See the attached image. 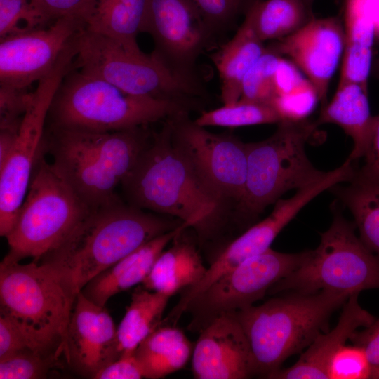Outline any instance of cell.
Returning <instances> with one entry per match:
<instances>
[{
    "label": "cell",
    "mask_w": 379,
    "mask_h": 379,
    "mask_svg": "<svg viewBox=\"0 0 379 379\" xmlns=\"http://www.w3.org/2000/svg\"><path fill=\"white\" fill-rule=\"evenodd\" d=\"M75 299L44 262H1L0 312L59 357L67 351Z\"/></svg>",
    "instance_id": "10"
},
{
    "label": "cell",
    "mask_w": 379,
    "mask_h": 379,
    "mask_svg": "<svg viewBox=\"0 0 379 379\" xmlns=\"http://www.w3.org/2000/svg\"><path fill=\"white\" fill-rule=\"evenodd\" d=\"M170 298L143 286L135 290L117 328L121 356L133 354L139 344L161 325V317Z\"/></svg>",
    "instance_id": "27"
},
{
    "label": "cell",
    "mask_w": 379,
    "mask_h": 379,
    "mask_svg": "<svg viewBox=\"0 0 379 379\" xmlns=\"http://www.w3.org/2000/svg\"><path fill=\"white\" fill-rule=\"evenodd\" d=\"M191 109L179 102L127 93L72 65L53 98L47 121L56 128L118 131Z\"/></svg>",
    "instance_id": "5"
},
{
    "label": "cell",
    "mask_w": 379,
    "mask_h": 379,
    "mask_svg": "<svg viewBox=\"0 0 379 379\" xmlns=\"http://www.w3.org/2000/svg\"><path fill=\"white\" fill-rule=\"evenodd\" d=\"M149 0H86L81 13L86 29L109 36L127 49L142 51V32Z\"/></svg>",
    "instance_id": "24"
},
{
    "label": "cell",
    "mask_w": 379,
    "mask_h": 379,
    "mask_svg": "<svg viewBox=\"0 0 379 379\" xmlns=\"http://www.w3.org/2000/svg\"><path fill=\"white\" fill-rule=\"evenodd\" d=\"M330 227L321 233L319 246L306 251L301 263L277 282L269 295L314 293L329 291L349 295L379 288V257L356 235V225L336 204Z\"/></svg>",
    "instance_id": "9"
},
{
    "label": "cell",
    "mask_w": 379,
    "mask_h": 379,
    "mask_svg": "<svg viewBox=\"0 0 379 379\" xmlns=\"http://www.w3.org/2000/svg\"><path fill=\"white\" fill-rule=\"evenodd\" d=\"M330 191L353 215L362 242L379 257V185L352 180Z\"/></svg>",
    "instance_id": "30"
},
{
    "label": "cell",
    "mask_w": 379,
    "mask_h": 379,
    "mask_svg": "<svg viewBox=\"0 0 379 379\" xmlns=\"http://www.w3.org/2000/svg\"><path fill=\"white\" fill-rule=\"evenodd\" d=\"M343 25L345 46L339 83L357 84L366 89L375 38L374 26L368 19L351 15H344Z\"/></svg>",
    "instance_id": "29"
},
{
    "label": "cell",
    "mask_w": 379,
    "mask_h": 379,
    "mask_svg": "<svg viewBox=\"0 0 379 379\" xmlns=\"http://www.w3.org/2000/svg\"><path fill=\"white\" fill-rule=\"evenodd\" d=\"M145 126L118 131L46 127L43 152L92 208L119 200L116 188L150 140Z\"/></svg>",
    "instance_id": "3"
},
{
    "label": "cell",
    "mask_w": 379,
    "mask_h": 379,
    "mask_svg": "<svg viewBox=\"0 0 379 379\" xmlns=\"http://www.w3.org/2000/svg\"><path fill=\"white\" fill-rule=\"evenodd\" d=\"M359 294L349 296L343 304L338 324L331 331L319 334L293 366L280 368L267 378L328 379L327 366L333 354L345 345L359 328L368 327L376 319L359 305Z\"/></svg>",
    "instance_id": "20"
},
{
    "label": "cell",
    "mask_w": 379,
    "mask_h": 379,
    "mask_svg": "<svg viewBox=\"0 0 379 379\" xmlns=\"http://www.w3.org/2000/svg\"><path fill=\"white\" fill-rule=\"evenodd\" d=\"M194 121L199 126L237 128L241 126L279 124L281 118L270 105L239 100L234 104L204 111Z\"/></svg>",
    "instance_id": "32"
},
{
    "label": "cell",
    "mask_w": 379,
    "mask_h": 379,
    "mask_svg": "<svg viewBox=\"0 0 379 379\" xmlns=\"http://www.w3.org/2000/svg\"><path fill=\"white\" fill-rule=\"evenodd\" d=\"M350 340L365 350L372 368L379 365V319H376L364 329L355 331Z\"/></svg>",
    "instance_id": "42"
},
{
    "label": "cell",
    "mask_w": 379,
    "mask_h": 379,
    "mask_svg": "<svg viewBox=\"0 0 379 379\" xmlns=\"http://www.w3.org/2000/svg\"><path fill=\"white\" fill-rule=\"evenodd\" d=\"M187 228H177L159 235L102 271L81 291L94 303L105 306L113 295L142 283L165 247Z\"/></svg>",
    "instance_id": "21"
},
{
    "label": "cell",
    "mask_w": 379,
    "mask_h": 379,
    "mask_svg": "<svg viewBox=\"0 0 379 379\" xmlns=\"http://www.w3.org/2000/svg\"><path fill=\"white\" fill-rule=\"evenodd\" d=\"M306 251L287 253L271 248L223 274L186 306L188 329L200 333L218 317L246 309L268 293L302 261Z\"/></svg>",
    "instance_id": "12"
},
{
    "label": "cell",
    "mask_w": 379,
    "mask_h": 379,
    "mask_svg": "<svg viewBox=\"0 0 379 379\" xmlns=\"http://www.w3.org/2000/svg\"><path fill=\"white\" fill-rule=\"evenodd\" d=\"M214 36L230 27L256 0H188Z\"/></svg>",
    "instance_id": "35"
},
{
    "label": "cell",
    "mask_w": 379,
    "mask_h": 379,
    "mask_svg": "<svg viewBox=\"0 0 379 379\" xmlns=\"http://www.w3.org/2000/svg\"><path fill=\"white\" fill-rule=\"evenodd\" d=\"M265 49L264 41L255 32L250 7L234 36L213 57L219 73L223 105H230L239 100L246 74Z\"/></svg>",
    "instance_id": "23"
},
{
    "label": "cell",
    "mask_w": 379,
    "mask_h": 379,
    "mask_svg": "<svg viewBox=\"0 0 379 379\" xmlns=\"http://www.w3.org/2000/svg\"><path fill=\"white\" fill-rule=\"evenodd\" d=\"M305 80L300 69L292 61L281 57L274 76L276 96L288 93Z\"/></svg>",
    "instance_id": "41"
},
{
    "label": "cell",
    "mask_w": 379,
    "mask_h": 379,
    "mask_svg": "<svg viewBox=\"0 0 379 379\" xmlns=\"http://www.w3.org/2000/svg\"><path fill=\"white\" fill-rule=\"evenodd\" d=\"M173 143L204 180L234 205L244 192L247 148L232 134L215 133L198 125L183 112L168 118Z\"/></svg>",
    "instance_id": "13"
},
{
    "label": "cell",
    "mask_w": 379,
    "mask_h": 379,
    "mask_svg": "<svg viewBox=\"0 0 379 379\" xmlns=\"http://www.w3.org/2000/svg\"><path fill=\"white\" fill-rule=\"evenodd\" d=\"M281 57L270 46L266 47L263 54L246 74L239 100L272 105L276 97L275 72Z\"/></svg>",
    "instance_id": "33"
},
{
    "label": "cell",
    "mask_w": 379,
    "mask_h": 379,
    "mask_svg": "<svg viewBox=\"0 0 379 379\" xmlns=\"http://www.w3.org/2000/svg\"><path fill=\"white\" fill-rule=\"evenodd\" d=\"M371 371L372 365L365 350L354 344L338 349L327 366L328 379L371 378Z\"/></svg>",
    "instance_id": "36"
},
{
    "label": "cell",
    "mask_w": 379,
    "mask_h": 379,
    "mask_svg": "<svg viewBox=\"0 0 379 379\" xmlns=\"http://www.w3.org/2000/svg\"><path fill=\"white\" fill-rule=\"evenodd\" d=\"M185 231L176 236L172 246L159 255L142 283L145 288L171 297L203 278L207 267L195 245L183 238Z\"/></svg>",
    "instance_id": "25"
},
{
    "label": "cell",
    "mask_w": 379,
    "mask_h": 379,
    "mask_svg": "<svg viewBox=\"0 0 379 379\" xmlns=\"http://www.w3.org/2000/svg\"><path fill=\"white\" fill-rule=\"evenodd\" d=\"M142 32L151 35L153 52L171 69L199 81L196 63L213 35L188 0H149Z\"/></svg>",
    "instance_id": "15"
},
{
    "label": "cell",
    "mask_w": 379,
    "mask_h": 379,
    "mask_svg": "<svg viewBox=\"0 0 379 379\" xmlns=\"http://www.w3.org/2000/svg\"><path fill=\"white\" fill-rule=\"evenodd\" d=\"M72 67L127 93L173 100L192 109L197 99L206 95L199 81L177 73L154 52L130 51L117 41L86 28L77 35Z\"/></svg>",
    "instance_id": "8"
},
{
    "label": "cell",
    "mask_w": 379,
    "mask_h": 379,
    "mask_svg": "<svg viewBox=\"0 0 379 379\" xmlns=\"http://www.w3.org/2000/svg\"><path fill=\"white\" fill-rule=\"evenodd\" d=\"M197 379H244L255 375L250 345L236 315L212 321L200 333L192 355Z\"/></svg>",
    "instance_id": "19"
},
{
    "label": "cell",
    "mask_w": 379,
    "mask_h": 379,
    "mask_svg": "<svg viewBox=\"0 0 379 379\" xmlns=\"http://www.w3.org/2000/svg\"><path fill=\"white\" fill-rule=\"evenodd\" d=\"M121 356L112 317L105 306L94 303L80 291L68 326L66 361L79 375L94 378Z\"/></svg>",
    "instance_id": "18"
},
{
    "label": "cell",
    "mask_w": 379,
    "mask_h": 379,
    "mask_svg": "<svg viewBox=\"0 0 379 379\" xmlns=\"http://www.w3.org/2000/svg\"><path fill=\"white\" fill-rule=\"evenodd\" d=\"M350 295L329 291L285 293L235 312L250 345L255 375L267 378L328 331L331 316Z\"/></svg>",
    "instance_id": "4"
},
{
    "label": "cell",
    "mask_w": 379,
    "mask_h": 379,
    "mask_svg": "<svg viewBox=\"0 0 379 379\" xmlns=\"http://www.w3.org/2000/svg\"><path fill=\"white\" fill-rule=\"evenodd\" d=\"M377 115L371 113L368 92L360 85L348 83L338 86L332 100L321 107L317 125L334 124L340 126L353 141L347 161L361 159L370 144Z\"/></svg>",
    "instance_id": "22"
},
{
    "label": "cell",
    "mask_w": 379,
    "mask_h": 379,
    "mask_svg": "<svg viewBox=\"0 0 379 379\" xmlns=\"http://www.w3.org/2000/svg\"><path fill=\"white\" fill-rule=\"evenodd\" d=\"M91 210L43 152L14 226L5 237L8 251L1 262H20L27 258L39 262Z\"/></svg>",
    "instance_id": "7"
},
{
    "label": "cell",
    "mask_w": 379,
    "mask_h": 379,
    "mask_svg": "<svg viewBox=\"0 0 379 379\" xmlns=\"http://www.w3.org/2000/svg\"><path fill=\"white\" fill-rule=\"evenodd\" d=\"M74 52L67 50L54 68L38 82L22 118L18 136L0 166V234L6 237L16 221L34 168L43 152L48 114L63 77L72 67Z\"/></svg>",
    "instance_id": "11"
},
{
    "label": "cell",
    "mask_w": 379,
    "mask_h": 379,
    "mask_svg": "<svg viewBox=\"0 0 379 379\" xmlns=\"http://www.w3.org/2000/svg\"><path fill=\"white\" fill-rule=\"evenodd\" d=\"M25 350L55 354L45 349L11 317L0 312V360Z\"/></svg>",
    "instance_id": "38"
},
{
    "label": "cell",
    "mask_w": 379,
    "mask_h": 379,
    "mask_svg": "<svg viewBox=\"0 0 379 379\" xmlns=\"http://www.w3.org/2000/svg\"><path fill=\"white\" fill-rule=\"evenodd\" d=\"M58 357L54 353L25 350L0 360V379H39L48 376Z\"/></svg>",
    "instance_id": "34"
},
{
    "label": "cell",
    "mask_w": 379,
    "mask_h": 379,
    "mask_svg": "<svg viewBox=\"0 0 379 379\" xmlns=\"http://www.w3.org/2000/svg\"><path fill=\"white\" fill-rule=\"evenodd\" d=\"M144 378L142 371L133 354L121 356L95 376V379H140Z\"/></svg>",
    "instance_id": "40"
},
{
    "label": "cell",
    "mask_w": 379,
    "mask_h": 379,
    "mask_svg": "<svg viewBox=\"0 0 379 379\" xmlns=\"http://www.w3.org/2000/svg\"><path fill=\"white\" fill-rule=\"evenodd\" d=\"M121 185L128 204L180 220L202 242L214 238L234 212V205L204 180L173 143L168 119L152 134Z\"/></svg>",
    "instance_id": "1"
},
{
    "label": "cell",
    "mask_w": 379,
    "mask_h": 379,
    "mask_svg": "<svg viewBox=\"0 0 379 379\" xmlns=\"http://www.w3.org/2000/svg\"><path fill=\"white\" fill-rule=\"evenodd\" d=\"M58 17L81 13L86 0H43Z\"/></svg>",
    "instance_id": "44"
},
{
    "label": "cell",
    "mask_w": 379,
    "mask_h": 379,
    "mask_svg": "<svg viewBox=\"0 0 379 379\" xmlns=\"http://www.w3.org/2000/svg\"><path fill=\"white\" fill-rule=\"evenodd\" d=\"M317 126L307 119L282 121L268 138L246 143L245 188L233 212L238 222H253L286 192L310 185L326 174L314 167L305 152Z\"/></svg>",
    "instance_id": "6"
},
{
    "label": "cell",
    "mask_w": 379,
    "mask_h": 379,
    "mask_svg": "<svg viewBox=\"0 0 379 379\" xmlns=\"http://www.w3.org/2000/svg\"><path fill=\"white\" fill-rule=\"evenodd\" d=\"M251 9L255 32L264 42L289 36L314 18L304 0H256Z\"/></svg>",
    "instance_id": "28"
},
{
    "label": "cell",
    "mask_w": 379,
    "mask_h": 379,
    "mask_svg": "<svg viewBox=\"0 0 379 379\" xmlns=\"http://www.w3.org/2000/svg\"><path fill=\"white\" fill-rule=\"evenodd\" d=\"M85 27L80 13L69 14L46 28L0 39V88L28 91L50 73Z\"/></svg>",
    "instance_id": "14"
},
{
    "label": "cell",
    "mask_w": 379,
    "mask_h": 379,
    "mask_svg": "<svg viewBox=\"0 0 379 379\" xmlns=\"http://www.w3.org/2000/svg\"><path fill=\"white\" fill-rule=\"evenodd\" d=\"M58 18L43 0H0V39L46 28Z\"/></svg>",
    "instance_id": "31"
},
{
    "label": "cell",
    "mask_w": 379,
    "mask_h": 379,
    "mask_svg": "<svg viewBox=\"0 0 379 379\" xmlns=\"http://www.w3.org/2000/svg\"><path fill=\"white\" fill-rule=\"evenodd\" d=\"M307 4H308L310 6H311L313 0H304Z\"/></svg>",
    "instance_id": "46"
},
{
    "label": "cell",
    "mask_w": 379,
    "mask_h": 379,
    "mask_svg": "<svg viewBox=\"0 0 379 379\" xmlns=\"http://www.w3.org/2000/svg\"><path fill=\"white\" fill-rule=\"evenodd\" d=\"M193 346L180 329L159 326L137 347L133 354L145 378H162L182 368Z\"/></svg>",
    "instance_id": "26"
},
{
    "label": "cell",
    "mask_w": 379,
    "mask_h": 379,
    "mask_svg": "<svg viewBox=\"0 0 379 379\" xmlns=\"http://www.w3.org/2000/svg\"><path fill=\"white\" fill-rule=\"evenodd\" d=\"M371 378L379 379V365L372 368Z\"/></svg>",
    "instance_id": "45"
},
{
    "label": "cell",
    "mask_w": 379,
    "mask_h": 379,
    "mask_svg": "<svg viewBox=\"0 0 379 379\" xmlns=\"http://www.w3.org/2000/svg\"><path fill=\"white\" fill-rule=\"evenodd\" d=\"M319 101L317 90L306 79L302 84L287 94L277 95L272 105L280 115L282 121H300L306 119Z\"/></svg>",
    "instance_id": "37"
},
{
    "label": "cell",
    "mask_w": 379,
    "mask_h": 379,
    "mask_svg": "<svg viewBox=\"0 0 379 379\" xmlns=\"http://www.w3.org/2000/svg\"><path fill=\"white\" fill-rule=\"evenodd\" d=\"M287 56L317 91L321 107L327 102L330 81L345 46L343 22L337 17L314 18L293 34L270 45Z\"/></svg>",
    "instance_id": "17"
},
{
    "label": "cell",
    "mask_w": 379,
    "mask_h": 379,
    "mask_svg": "<svg viewBox=\"0 0 379 379\" xmlns=\"http://www.w3.org/2000/svg\"><path fill=\"white\" fill-rule=\"evenodd\" d=\"M344 15L361 16L370 20L379 40V0H345ZM377 67L379 72V60Z\"/></svg>",
    "instance_id": "43"
},
{
    "label": "cell",
    "mask_w": 379,
    "mask_h": 379,
    "mask_svg": "<svg viewBox=\"0 0 379 379\" xmlns=\"http://www.w3.org/2000/svg\"><path fill=\"white\" fill-rule=\"evenodd\" d=\"M318 194L317 187L309 185L297 190L295 194L288 199H278L267 218L251 225L231 241L212 260L203 278L181 292L173 311L182 314L187 304L218 278L246 259L269 249L284 227Z\"/></svg>",
    "instance_id": "16"
},
{
    "label": "cell",
    "mask_w": 379,
    "mask_h": 379,
    "mask_svg": "<svg viewBox=\"0 0 379 379\" xmlns=\"http://www.w3.org/2000/svg\"><path fill=\"white\" fill-rule=\"evenodd\" d=\"M171 217L148 212L121 199L94 208L39 262L49 265L77 297L95 277L136 248L179 227Z\"/></svg>",
    "instance_id": "2"
},
{
    "label": "cell",
    "mask_w": 379,
    "mask_h": 379,
    "mask_svg": "<svg viewBox=\"0 0 379 379\" xmlns=\"http://www.w3.org/2000/svg\"><path fill=\"white\" fill-rule=\"evenodd\" d=\"M363 158L364 164L356 171L353 180L379 185V114L377 115L373 135Z\"/></svg>",
    "instance_id": "39"
}]
</instances>
